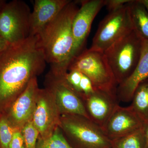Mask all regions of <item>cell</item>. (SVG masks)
<instances>
[{"instance_id": "cell-1", "label": "cell", "mask_w": 148, "mask_h": 148, "mask_svg": "<svg viewBox=\"0 0 148 148\" xmlns=\"http://www.w3.org/2000/svg\"><path fill=\"white\" fill-rule=\"evenodd\" d=\"M46 63L37 36L10 45L0 53V114L42 73Z\"/></svg>"}, {"instance_id": "cell-2", "label": "cell", "mask_w": 148, "mask_h": 148, "mask_svg": "<svg viewBox=\"0 0 148 148\" xmlns=\"http://www.w3.org/2000/svg\"><path fill=\"white\" fill-rule=\"evenodd\" d=\"M78 3L71 1L36 35L46 61L50 65L49 71L54 75H66L72 61L74 45L72 24L79 9Z\"/></svg>"}, {"instance_id": "cell-3", "label": "cell", "mask_w": 148, "mask_h": 148, "mask_svg": "<svg viewBox=\"0 0 148 148\" xmlns=\"http://www.w3.org/2000/svg\"><path fill=\"white\" fill-rule=\"evenodd\" d=\"M144 43V40L133 30L104 51L118 85L127 79L135 71Z\"/></svg>"}, {"instance_id": "cell-4", "label": "cell", "mask_w": 148, "mask_h": 148, "mask_svg": "<svg viewBox=\"0 0 148 148\" xmlns=\"http://www.w3.org/2000/svg\"><path fill=\"white\" fill-rule=\"evenodd\" d=\"M59 127L73 148H111L103 130L86 117L61 115Z\"/></svg>"}, {"instance_id": "cell-5", "label": "cell", "mask_w": 148, "mask_h": 148, "mask_svg": "<svg viewBox=\"0 0 148 148\" xmlns=\"http://www.w3.org/2000/svg\"><path fill=\"white\" fill-rule=\"evenodd\" d=\"M77 70L91 81L95 89L116 92L118 84L104 52L83 51L71 61L68 71Z\"/></svg>"}, {"instance_id": "cell-6", "label": "cell", "mask_w": 148, "mask_h": 148, "mask_svg": "<svg viewBox=\"0 0 148 148\" xmlns=\"http://www.w3.org/2000/svg\"><path fill=\"white\" fill-rule=\"evenodd\" d=\"M30 8L25 2L14 0L0 11V35L10 45L30 36Z\"/></svg>"}, {"instance_id": "cell-7", "label": "cell", "mask_w": 148, "mask_h": 148, "mask_svg": "<svg viewBox=\"0 0 148 148\" xmlns=\"http://www.w3.org/2000/svg\"><path fill=\"white\" fill-rule=\"evenodd\" d=\"M128 3L118 10L109 12L101 21L92 39L90 49L104 52L118 40L133 31Z\"/></svg>"}, {"instance_id": "cell-8", "label": "cell", "mask_w": 148, "mask_h": 148, "mask_svg": "<svg viewBox=\"0 0 148 148\" xmlns=\"http://www.w3.org/2000/svg\"><path fill=\"white\" fill-rule=\"evenodd\" d=\"M44 85L53 95L61 115H78L89 119L82 99L66 81L65 76L54 75L49 71Z\"/></svg>"}, {"instance_id": "cell-9", "label": "cell", "mask_w": 148, "mask_h": 148, "mask_svg": "<svg viewBox=\"0 0 148 148\" xmlns=\"http://www.w3.org/2000/svg\"><path fill=\"white\" fill-rule=\"evenodd\" d=\"M61 114L53 95L45 88H40L32 121L39 132V138L45 139L59 127Z\"/></svg>"}, {"instance_id": "cell-10", "label": "cell", "mask_w": 148, "mask_h": 148, "mask_svg": "<svg viewBox=\"0 0 148 148\" xmlns=\"http://www.w3.org/2000/svg\"><path fill=\"white\" fill-rule=\"evenodd\" d=\"M79 3L80 7L72 24L74 40L72 60L82 51L92 22L101 9L105 6V0H86Z\"/></svg>"}, {"instance_id": "cell-11", "label": "cell", "mask_w": 148, "mask_h": 148, "mask_svg": "<svg viewBox=\"0 0 148 148\" xmlns=\"http://www.w3.org/2000/svg\"><path fill=\"white\" fill-rule=\"evenodd\" d=\"M39 89L37 78H34L24 92L3 113L16 130H21L27 123L32 121Z\"/></svg>"}, {"instance_id": "cell-12", "label": "cell", "mask_w": 148, "mask_h": 148, "mask_svg": "<svg viewBox=\"0 0 148 148\" xmlns=\"http://www.w3.org/2000/svg\"><path fill=\"white\" fill-rule=\"evenodd\" d=\"M83 101L90 120L103 131L114 111L119 106L116 92L96 89Z\"/></svg>"}, {"instance_id": "cell-13", "label": "cell", "mask_w": 148, "mask_h": 148, "mask_svg": "<svg viewBox=\"0 0 148 148\" xmlns=\"http://www.w3.org/2000/svg\"><path fill=\"white\" fill-rule=\"evenodd\" d=\"M144 125L130 106H118L108 121L103 131L110 140L128 135Z\"/></svg>"}, {"instance_id": "cell-14", "label": "cell", "mask_w": 148, "mask_h": 148, "mask_svg": "<svg viewBox=\"0 0 148 148\" xmlns=\"http://www.w3.org/2000/svg\"><path fill=\"white\" fill-rule=\"evenodd\" d=\"M71 1L36 0L30 18V36H36Z\"/></svg>"}, {"instance_id": "cell-15", "label": "cell", "mask_w": 148, "mask_h": 148, "mask_svg": "<svg viewBox=\"0 0 148 148\" xmlns=\"http://www.w3.org/2000/svg\"><path fill=\"white\" fill-rule=\"evenodd\" d=\"M148 78V41H144L139 63L132 75L118 85L116 94L119 101L128 103L132 100L133 93L140 83Z\"/></svg>"}, {"instance_id": "cell-16", "label": "cell", "mask_w": 148, "mask_h": 148, "mask_svg": "<svg viewBox=\"0 0 148 148\" xmlns=\"http://www.w3.org/2000/svg\"><path fill=\"white\" fill-rule=\"evenodd\" d=\"M133 31L144 41H148V11L140 0L127 4Z\"/></svg>"}, {"instance_id": "cell-17", "label": "cell", "mask_w": 148, "mask_h": 148, "mask_svg": "<svg viewBox=\"0 0 148 148\" xmlns=\"http://www.w3.org/2000/svg\"><path fill=\"white\" fill-rule=\"evenodd\" d=\"M131 102L130 106L145 125L148 122V78L138 85Z\"/></svg>"}, {"instance_id": "cell-18", "label": "cell", "mask_w": 148, "mask_h": 148, "mask_svg": "<svg viewBox=\"0 0 148 148\" xmlns=\"http://www.w3.org/2000/svg\"><path fill=\"white\" fill-rule=\"evenodd\" d=\"M111 148H146L144 127L123 137L111 140Z\"/></svg>"}, {"instance_id": "cell-19", "label": "cell", "mask_w": 148, "mask_h": 148, "mask_svg": "<svg viewBox=\"0 0 148 148\" xmlns=\"http://www.w3.org/2000/svg\"><path fill=\"white\" fill-rule=\"evenodd\" d=\"M36 148H74L69 144L58 127L48 138H39Z\"/></svg>"}, {"instance_id": "cell-20", "label": "cell", "mask_w": 148, "mask_h": 148, "mask_svg": "<svg viewBox=\"0 0 148 148\" xmlns=\"http://www.w3.org/2000/svg\"><path fill=\"white\" fill-rule=\"evenodd\" d=\"M3 114H0V148H9L14 134L16 131Z\"/></svg>"}, {"instance_id": "cell-21", "label": "cell", "mask_w": 148, "mask_h": 148, "mask_svg": "<svg viewBox=\"0 0 148 148\" xmlns=\"http://www.w3.org/2000/svg\"><path fill=\"white\" fill-rule=\"evenodd\" d=\"M25 148H36L39 132L32 121L27 123L21 130Z\"/></svg>"}, {"instance_id": "cell-22", "label": "cell", "mask_w": 148, "mask_h": 148, "mask_svg": "<svg viewBox=\"0 0 148 148\" xmlns=\"http://www.w3.org/2000/svg\"><path fill=\"white\" fill-rule=\"evenodd\" d=\"M68 71L65 75L66 81L80 96V84L83 74L77 70Z\"/></svg>"}, {"instance_id": "cell-23", "label": "cell", "mask_w": 148, "mask_h": 148, "mask_svg": "<svg viewBox=\"0 0 148 148\" xmlns=\"http://www.w3.org/2000/svg\"><path fill=\"white\" fill-rule=\"evenodd\" d=\"M95 90V88L91 81L83 74L80 84V96L82 101L86 97L92 93Z\"/></svg>"}, {"instance_id": "cell-24", "label": "cell", "mask_w": 148, "mask_h": 148, "mask_svg": "<svg viewBox=\"0 0 148 148\" xmlns=\"http://www.w3.org/2000/svg\"><path fill=\"white\" fill-rule=\"evenodd\" d=\"M130 1V0H105V6L111 12L118 10Z\"/></svg>"}, {"instance_id": "cell-25", "label": "cell", "mask_w": 148, "mask_h": 148, "mask_svg": "<svg viewBox=\"0 0 148 148\" xmlns=\"http://www.w3.org/2000/svg\"><path fill=\"white\" fill-rule=\"evenodd\" d=\"M9 148H25V145L21 130H16L10 145Z\"/></svg>"}, {"instance_id": "cell-26", "label": "cell", "mask_w": 148, "mask_h": 148, "mask_svg": "<svg viewBox=\"0 0 148 148\" xmlns=\"http://www.w3.org/2000/svg\"><path fill=\"white\" fill-rule=\"evenodd\" d=\"M10 45V44L0 35V53L7 48Z\"/></svg>"}, {"instance_id": "cell-27", "label": "cell", "mask_w": 148, "mask_h": 148, "mask_svg": "<svg viewBox=\"0 0 148 148\" xmlns=\"http://www.w3.org/2000/svg\"><path fill=\"white\" fill-rule=\"evenodd\" d=\"M145 138L146 148H148V122L144 125Z\"/></svg>"}, {"instance_id": "cell-28", "label": "cell", "mask_w": 148, "mask_h": 148, "mask_svg": "<svg viewBox=\"0 0 148 148\" xmlns=\"http://www.w3.org/2000/svg\"><path fill=\"white\" fill-rule=\"evenodd\" d=\"M140 1L145 5L148 11V0H140Z\"/></svg>"}, {"instance_id": "cell-29", "label": "cell", "mask_w": 148, "mask_h": 148, "mask_svg": "<svg viewBox=\"0 0 148 148\" xmlns=\"http://www.w3.org/2000/svg\"><path fill=\"white\" fill-rule=\"evenodd\" d=\"M7 2L4 0H0V11L2 9L3 7L4 6L5 4Z\"/></svg>"}]
</instances>
